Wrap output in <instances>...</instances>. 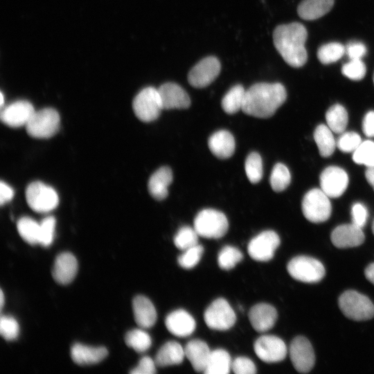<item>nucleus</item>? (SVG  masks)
Listing matches in <instances>:
<instances>
[{
	"instance_id": "f257e3e1",
	"label": "nucleus",
	"mask_w": 374,
	"mask_h": 374,
	"mask_svg": "<svg viewBox=\"0 0 374 374\" xmlns=\"http://www.w3.org/2000/svg\"><path fill=\"white\" fill-rule=\"evenodd\" d=\"M286 98V89L280 83H256L246 90L242 110L256 118H269L284 103Z\"/></svg>"
},
{
	"instance_id": "f03ea898",
	"label": "nucleus",
	"mask_w": 374,
	"mask_h": 374,
	"mask_svg": "<svg viewBox=\"0 0 374 374\" xmlns=\"http://www.w3.org/2000/svg\"><path fill=\"white\" fill-rule=\"evenodd\" d=\"M307 37L305 27L299 22L279 25L273 33L276 49L287 64L295 68L303 66L307 62L305 47Z\"/></svg>"
},
{
	"instance_id": "7ed1b4c3",
	"label": "nucleus",
	"mask_w": 374,
	"mask_h": 374,
	"mask_svg": "<svg viewBox=\"0 0 374 374\" xmlns=\"http://www.w3.org/2000/svg\"><path fill=\"white\" fill-rule=\"evenodd\" d=\"M342 313L355 321H366L374 317V305L365 295L355 290H347L339 298Z\"/></svg>"
},
{
	"instance_id": "20e7f679",
	"label": "nucleus",
	"mask_w": 374,
	"mask_h": 374,
	"mask_svg": "<svg viewBox=\"0 0 374 374\" xmlns=\"http://www.w3.org/2000/svg\"><path fill=\"white\" fill-rule=\"evenodd\" d=\"M229 222L225 215L217 210L207 208L199 212L194 220V229L199 236L220 238L228 231Z\"/></svg>"
},
{
	"instance_id": "39448f33",
	"label": "nucleus",
	"mask_w": 374,
	"mask_h": 374,
	"mask_svg": "<svg viewBox=\"0 0 374 374\" xmlns=\"http://www.w3.org/2000/svg\"><path fill=\"white\" fill-rule=\"evenodd\" d=\"M301 208L304 217L313 223L328 220L332 212L329 197L319 188L311 189L305 193Z\"/></svg>"
},
{
	"instance_id": "423d86ee",
	"label": "nucleus",
	"mask_w": 374,
	"mask_h": 374,
	"mask_svg": "<svg viewBox=\"0 0 374 374\" xmlns=\"http://www.w3.org/2000/svg\"><path fill=\"white\" fill-rule=\"evenodd\" d=\"M60 115L53 108L35 111L26 125L27 133L36 139H48L55 135L60 127Z\"/></svg>"
},
{
	"instance_id": "0eeeda50",
	"label": "nucleus",
	"mask_w": 374,
	"mask_h": 374,
	"mask_svg": "<svg viewBox=\"0 0 374 374\" xmlns=\"http://www.w3.org/2000/svg\"><path fill=\"white\" fill-rule=\"evenodd\" d=\"M287 269L292 278L308 283L320 281L326 274L324 266L319 260L306 256L293 258L288 262Z\"/></svg>"
},
{
	"instance_id": "6e6552de",
	"label": "nucleus",
	"mask_w": 374,
	"mask_h": 374,
	"mask_svg": "<svg viewBox=\"0 0 374 374\" xmlns=\"http://www.w3.org/2000/svg\"><path fill=\"white\" fill-rule=\"evenodd\" d=\"M26 199L32 210L41 213L51 211L59 203L56 191L41 181L32 182L27 186Z\"/></svg>"
},
{
	"instance_id": "1a4fd4ad",
	"label": "nucleus",
	"mask_w": 374,
	"mask_h": 374,
	"mask_svg": "<svg viewBox=\"0 0 374 374\" xmlns=\"http://www.w3.org/2000/svg\"><path fill=\"white\" fill-rule=\"evenodd\" d=\"M132 107L135 115L141 121L148 123L156 120L163 109L158 89L152 87L143 89L134 98Z\"/></svg>"
},
{
	"instance_id": "9d476101",
	"label": "nucleus",
	"mask_w": 374,
	"mask_h": 374,
	"mask_svg": "<svg viewBox=\"0 0 374 374\" xmlns=\"http://www.w3.org/2000/svg\"><path fill=\"white\" fill-rule=\"evenodd\" d=\"M204 319L211 329L226 330L234 326L236 316L228 301L223 298H218L206 309Z\"/></svg>"
},
{
	"instance_id": "9b49d317",
	"label": "nucleus",
	"mask_w": 374,
	"mask_h": 374,
	"mask_svg": "<svg viewBox=\"0 0 374 374\" xmlns=\"http://www.w3.org/2000/svg\"><path fill=\"white\" fill-rule=\"evenodd\" d=\"M280 242V238L275 231H264L250 240L247 251L255 260L269 261L274 257Z\"/></svg>"
},
{
	"instance_id": "f8f14e48",
	"label": "nucleus",
	"mask_w": 374,
	"mask_h": 374,
	"mask_svg": "<svg viewBox=\"0 0 374 374\" xmlns=\"http://www.w3.org/2000/svg\"><path fill=\"white\" fill-rule=\"evenodd\" d=\"M221 70L219 60L214 56L203 58L189 71L188 80L195 88H204L213 82Z\"/></svg>"
},
{
	"instance_id": "ddd939ff",
	"label": "nucleus",
	"mask_w": 374,
	"mask_h": 374,
	"mask_svg": "<svg viewBox=\"0 0 374 374\" xmlns=\"http://www.w3.org/2000/svg\"><path fill=\"white\" fill-rule=\"evenodd\" d=\"M256 355L267 363L283 361L287 355V349L285 342L274 335H262L258 337L253 346Z\"/></svg>"
},
{
	"instance_id": "4468645a",
	"label": "nucleus",
	"mask_w": 374,
	"mask_h": 374,
	"mask_svg": "<svg viewBox=\"0 0 374 374\" xmlns=\"http://www.w3.org/2000/svg\"><path fill=\"white\" fill-rule=\"evenodd\" d=\"M289 353L292 365L298 372L306 373L313 368L315 355L307 338L302 336L295 337L290 344Z\"/></svg>"
},
{
	"instance_id": "2eb2a0df",
	"label": "nucleus",
	"mask_w": 374,
	"mask_h": 374,
	"mask_svg": "<svg viewBox=\"0 0 374 374\" xmlns=\"http://www.w3.org/2000/svg\"><path fill=\"white\" fill-rule=\"evenodd\" d=\"M348 181L346 172L338 166L327 167L320 175L321 189L332 198L342 195L348 187Z\"/></svg>"
},
{
	"instance_id": "dca6fc26",
	"label": "nucleus",
	"mask_w": 374,
	"mask_h": 374,
	"mask_svg": "<svg viewBox=\"0 0 374 374\" xmlns=\"http://www.w3.org/2000/svg\"><path fill=\"white\" fill-rule=\"evenodd\" d=\"M33 105L27 100H17L2 109L1 121L11 127H19L28 123L35 112Z\"/></svg>"
},
{
	"instance_id": "f3484780",
	"label": "nucleus",
	"mask_w": 374,
	"mask_h": 374,
	"mask_svg": "<svg viewBox=\"0 0 374 374\" xmlns=\"http://www.w3.org/2000/svg\"><path fill=\"white\" fill-rule=\"evenodd\" d=\"M157 89L163 109H186L190 107V97L179 84L166 82Z\"/></svg>"
},
{
	"instance_id": "a211bd4d",
	"label": "nucleus",
	"mask_w": 374,
	"mask_h": 374,
	"mask_svg": "<svg viewBox=\"0 0 374 374\" xmlns=\"http://www.w3.org/2000/svg\"><path fill=\"white\" fill-rule=\"evenodd\" d=\"M330 238L336 247L346 249L361 245L365 236L362 228L352 223L337 226L332 231Z\"/></svg>"
},
{
	"instance_id": "6ab92c4d",
	"label": "nucleus",
	"mask_w": 374,
	"mask_h": 374,
	"mask_svg": "<svg viewBox=\"0 0 374 374\" xmlns=\"http://www.w3.org/2000/svg\"><path fill=\"white\" fill-rule=\"evenodd\" d=\"M277 317L275 308L265 303L254 305L249 312V321L253 328L258 332H264L272 328Z\"/></svg>"
},
{
	"instance_id": "aec40b11",
	"label": "nucleus",
	"mask_w": 374,
	"mask_h": 374,
	"mask_svg": "<svg viewBox=\"0 0 374 374\" xmlns=\"http://www.w3.org/2000/svg\"><path fill=\"white\" fill-rule=\"evenodd\" d=\"M165 325L170 333L179 337L190 335L196 327L194 318L182 309L170 312L165 319Z\"/></svg>"
},
{
	"instance_id": "412c9836",
	"label": "nucleus",
	"mask_w": 374,
	"mask_h": 374,
	"mask_svg": "<svg viewBox=\"0 0 374 374\" xmlns=\"http://www.w3.org/2000/svg\"><path fill=\"white\" fill-rule=\"evenodd\" d=\"M77 271L78 262L72 253L63 252L56 257L52 276L57 283L62 285L70 283L76 276Z\"/></svg>"
},
{
	"instance_id": "4be33fe9",
	"label": "nucleus",
	"mask_w": 374,
	"mask_h": 374,
	"mask_svg": "<svg viewBox=\"0 0 374 374\" xmlns=\"http://www.w3.org/2000/svg\"><path fill=\"white\" fill-rule=\"evenodd\" d=\"M108 355L106 348L92 347L76 343L71 348L73 361L78 365L95 364L103 361Z\"/></svg>"
},
{
	"instance_id": "5701e85b",
	"label": "nucleus",
	"mask_w": 374,
	"mask_h": 374,
	"mask_svg": "<svg viewBox=\"0 0 374 374\" xmlns=\"http://www.w3.org/2000/svg\"><path fill=\"white\" fill-rule=\"evenodd\" d=\"M136 323L142 328L152 327L157 321L156 309L151 301L145 296H136L132 302Z\"/></svg>"
},
{
	"instance_id": "b1692460",
	"label": "nucleus",
	"mask_w": 374,
	"mask_h": 374,
	"mask_svg": "<svg viewBox=\"0 0 374 374\" xmlns=\"http://www.w3.org/2000/svg\"><path fill=\"white\" fill-rule=\"evenodd\" d=\"M211 350L202 340L195 339L188 341L184 347L185 357L197 372H204Z\"/></svg>"
},
{
	"instance_id": "393cba45",
	"label": "nucleus",
	"mask_w": 374,
	"mask_h": 374,
	"mask_svg": "<svg viewBox=\"0 0 374 374\" xmlns=\"http://www.w3.org/2000/svg\"><path fill=\"white\" fill-rule=\"evenodd\" d=\"M208 145L211 152L222 159L231 157L235 148L233 136L224 130L213 133L208 139Z\"/></svg>"
},
{
	"instance_id": "a878e982",
	"label": "nucleus",
	"mask_w": 374,
	"mask_h": 374,
	"mask_svg": "<svg viewBox=\"0 0 374 374\" xmlns=\"http://www.w3.org/2000/svg\"><path fill=\"white\" fill-rule=\"evenodd\" d=\"M172 181V172L170 168L163 166L156 170L148 181L150 194L157 200H163L168 193V188Z\"/></svg>"
},
{
	"instance_id": "bb28decb",
	"label": "nucleus",
	"mask_w": 374,
	"mask_h": 374,
	"mask_svg": "<svg viewBox=\"0 0 374 374\" xmlns=\"http://www.w3.org/2000/svg\"><path fill=\"white\" fill-rule=\"evenodd\" d=\"M184 357V348L175 341H169L159 349L154 361L157 366L164 367L179 364Z\"/></svg>"
},
{
	"instance_id": "cd10ccee",
	"label": "nucleus",
	"mask_w": 374,
	"mask_h": 374,
	"mask_svg": "<svg viewBox=\"0 0 374 374\" xmlns=\"http://www.w3.org/2000/svg\"><path fill=\"white\" fill-rule=\"evenodd\" d=\"M334 0H302L297 8L299 16L305 20L317 19L332 8Z\"/></svg>"
},
{
	"instance_id": "c85d7f7f",
	"label": "nucleus",
	"mask_w": 374,
	"mask_h": 374,
	"mask_svg": "<svg viewBox=\"0 0 374 374\" xmlns=\"http://www.w3.org/2000/svg\"><path fill=\"white\" fill-rule=\"evenodd\" d=\"M232 361L229 353L224 349L211 350L205 374H228L231 369Z\"/></svg>"
},
{
	"instance_id": "c756f323",
	"label": "nucleus",
	"mask_w": 374,
	"mask_h": 374,
	"mask_svg": "<svg viewBox=\"0 0 374 374\" xmlns=\"http://www.w3.org/2000/svg\"><path fill=\"white\" fill-rule=\"evenodd\" d=\"M332 132L329 127L324 124L319 125L314 132V139L319 154L323 157L331 156L337 147Z\"/></svg>"
},
{
	"instance_id": "7c9ffc66",
	"label": "nucleus",
	"mask_w": 374,
	"mask_h": 374,
	"mask_svg": "<svg viewBox=\"0 0 374 374\" xmlns=\"http://www.w3.org/2000/svg\"><path fill=\"white\" fill-rule=\"evenodd\" d=\"M326 120L327 125L333 132L341 134L344 132L348 125V112L342 105L335 104L326 112Z\"/></svg>"
},
{
	"instance_id": "2f4dec72",
	"label": "nucleus",
	"mask_w": 374,
	"mask_h": 374,
	"mask_svg": "<svg viewBox=\"0 0 374 374\" xmlns=\"http://www.w3.org/2000/svg\"><path fill=\"white\" fill-rule=\"evenodd\" d=\"M246 90L241 84L232 87L224 96L222 100L223 110L229 114H233L242 110Z\"/></svg>"
},
{
	"instance_id": "473e14b6",
	"label": "nucleus",
	"mask_w": 374,
	"mask_h": 374,
	"mask_svg": "<svg viewBox=\"0 0 374 374\" xmlns=\"http://www.w3.org/2000/svg\"><path fill=\"white\" fill-rule=\"evenodd\" d=\"M20 236L30 244H39V223L29 217H21L17 224Z\"/></svg>"
},
{
	"instance_id": "72a5a7b5",
	"label": "nucleus",
	"mask_w": 374,
	"mask_h": 374,
	"mask_svg": "<svg viewBox=\"0 0 374 374\" xmlns=\"http://www.w3.org/2000/svg\"><path fill=\"white\" fill-rule=\"evenodd\" d=\"M125 341L127 346L137 353L148 350L152 344L150 335L141 329H134L128 331L125 336Z\"/></svg>"
},
{
	"instance_id": "f704fd0d",
	"label": "nucleus",
	"mask_w": 374,
	"mask_h": 374,
	"mask_svg": "<svg viewBox=\"0 0 374 374\" xmlns=\"http://www.w3.org/2000/svg\"><path fill=\"white\" fill-rule=\"evenodd\" d=\"M346 53V47L339 42L322 45L317 51V57L323 64H329L339 60Z\"/></svg>"
},
{
	"instance_id": "c9c22d12",
	"label": "nucleus",
	"mask_w": 374,
	"mask_h": 374,
	"mask_svg": "<svg viewBox=\"0 0 374 374\" xmlns=\"http://www.w3.org/2000/svg\"><path fill=\"white\" fill-rule=\"evenodd\" d=\"M291 181V175L289 169L283 163H276L271 171L269 182L271 188L275 192L285 190Z\"/></svg>"
},
{
	"instance_id": "e433bc0d",
	"label": "nucleus",
	"mask_w": 374,
	"mask_h": 374,
	"mask_svg": "<svg viewBox=\"0 0 374 374\" xmlns=\"http://www.w3.org/2000/svg\"><path fill=\"white\" fill-rule=\"evenodd\" d=\"M242 258L243 255L238 249L226 245L220 251L217 263L221 269L229 270L233 268Z\"/></svg>"
},
{
	"instance_id": "4c0bfd02",
	"label": "nucleus",
	"mask_w": 374,
	"mask_h": 374,
	"mask_svg": "<svg viewBox=\"0 0 374 374\" xmlns=\"http://www.w3.org/2000/svg\"><path fill=\"white\" fill-rule=\"evenodd\" d=\"M247 177L252 184L258 183L262 177V161L260 154L256 152L250 153L244 163Z\"/></svg>"
},
{
	"instance_id": "58836bf2",
	"label": "nucleus",
	"mask_w": 374,
	"mask_h": 374,
	"mask_svg": "<svg viewBox=\"0 0 374 374\" xmlns=\"http://www.w3.org/2000/svg\"><path fill=\"white\" fill-rule=\"evenodd\" d=\"M198 236L194 228L184 226L175 235L174 244L177 249L184 251L198 244Z\"/></svg>"
},
{
	"instance_id": "ea45409f",
	"label": "nucleus",
	"mask_w": 374,
	"mask_h": 374,
	"mask_svg": "<svg viewBox=\"0 0 374 374\" xmlns=\"http://www.w3.org/2000/svg\"><path fill=\"white\" fill-rule=\"evenodd\" d=\"M353 160L357 164L374 166V142L365 141L353 152Z\"/></svg>"
},
{
	"instance_id": "a19ab883",
	"label": "nucleus",
	"mask_w": 374,
	"mask_h": 374,
	"mask_svg": "<svg viewBox=\"0 0 374 374\" xmlns=\"http://www.w3.org/2000/svg\"><path fill=\"white\" fill-rule=\"evenodd\" d=\"M203 252V247L198 244L184 250L183 253L178 257V263L184 269H191L199 262Z\"/></svg>"
},
{
	"instance_id": "79ce46f5",
	"label": "nucleus",
	"mask_w": 374,
	"mask_h": 374,
	"mask_svg": "<svg viewBox=\"0 0 374 374\" xmlns=\"http://www.w3.org/2000/svg\"><path fill=\"white\" fill-rule=\"evenodd\" d=\"M55 228V219L53 216L44 218L39 223V244L48 247L53 241Z\"/></svg>"
},
{
	"instance_id": "37998d69",
	"label": "nucleus",
	"mask_w": 374,
	"mask_h": 374,
	"mask_svg": "<svg viewBox=\"0 0 374 374\" xmlns=\"http://www.w3.org/2000/svg\"><path fill=\"white\" fill-rule=\"evenodd\" d=\"M362 142V139L357 133L343 132L337 141V147L343 152H353Z\"/></svg>"
},
{
	"instance_id": "c03bdc74",
	"label": "nucleus",
	"mask_w": 374,
	"mask_h": 374,
	"mask_svg": "<svg viewBox=\"0 0 374 374\" xmlns=\"http://www.w3.org/2000/svg\"><path fill=\"white\" fill-rule=\"evenodd\" d=\"M341 73L353 80L363 79L366 73V68L362 60H350L342 66Z\"/></svg>"
},
{
	"instance_id": "a18cd8bd",
	"label": "nucleus",
	"mask_w": 374,
	"mask_h": 374,
	"mask_svg": "<svg viewBox=\"0 0 374 374\" xmlns=\"http://www.w3.org/2000/svg\"><path fill=\"white\" fill-rule=\"evenodd\" d=\"M19 328L17 320L7 315H1L0 319V333L8 341L15 339L19 335Z\"/></svg>"
},
{
	"instance_id": "49530a36",
	"label": "nucleus",
	"mask_w": 374,
	"mask_h": 374,
	"mask_svg": "<svg viewBox=\"0 0 374 374\" xmlns=\"http://www.w3.org/2000/svg\"><path fill=\"white\" fill-rule=\"evenodd\" d=\"M231 370L236 374H254L256 367L251 359L247 357H238L232 361Z\"/></svg>"
},
{
	"instance_id": "de8ad7c7",
	"label": "nucleus",
	"mask_w": 374,
	"mask_h": 374,
	"mask_svg": "<svg viewBox=\"0 0 374 374\" xmlns=\"http://www.w3.org/2000/svg\"><path fill=\"white\" fill-rule=\"evenodd\" d=\"M352 222L357 226L362 228L366 223L368 211L362 203H355L351 209Z\"/></svg>"
},
{
	"instance_id": "09e8293b",
	"label": "nucleus",
	"mask_w": 374,
	"mask_h": 374,
	"mask_svg": "<svg viewBox=\"0 0 374 374\" xmlns=\"http://www.w3.org/2000/svg\"><path fill=\"white\" fill-rule=\"evenodd\" d=\"M156 363L148 356L143 357L138 365L131 371L132 374H153L156 373Z\"/></svg>"
},
{
	"instance_id": "8fccbe9b",
	"label": "nucleus",
	"mask_w": 374,
	"mask_h": 374,
	"mask_svg": "<svg viewBox=\"0 0 374 374\" xmlns=\"http://www.w3.org/2000/svg\"><path fill=\"white\" fill-rule=\"evenodd\" d=\"M346 47V54L350 60H361L366 53V46L359 42H351Z\"/></svg>"
},
{
	"instance_id": "3c124183",
	"label": "nucleus",
	"mask_w": 374,
	"mask_h": 374,
	"mask_svg": "<svg viewBox=\"0 0 374 374\" xmlns=\"http://www.w3.org/2000/svg\"><path fill=\"white\" fill-rule=\"evenodd\" d=\"M362 131L368 137H374V111L367 112L362 121Z\"/></svg>"
},
{
	"instance_id": "603ef678",
	"label": "nucleus",
	"mask_w": 374,
	"mask_h": 374,
	"mask_svg": "<svg viewBox=\"0 0 374 374\" xmlns=\"http://www.w3.org/2000/svg\"><path fill=\"white\" fill-rule=\"evenodd\" d=\"M14 196V191L12 188L9 186L6 183L3 181L0 184V204L3 205L4 204L10 201Z\"/></svg>"
},
{
	"instance_id": "864d4df0",
	"label": "nucleus",
	"mask_w": 374,
	"mask_h": 374,
	"mask_svg": "<svg viewBox=\"0 0 374 374\" xmlns=\"http://www.w3.org/2000/svg\"><path fill=\"white\" fill-rule=\"evenodd\" d=\"M364 274L366 278L374 285V262L367 266L365 269Z\"/></svg>"
},
{
	"instance_id": "5fc2aeb1",
	"label": "nucleus",
	"mask_w": 374,
	"mask_h": 374,
	"mask_svg": "<svg viewBox=\"0 0 374 374\" xmlns=\"http://www.w3.org/2000/svg\"><path fill=\"white\" fill-rule=\"evenodd\" d=\"M365 177L368 184L374 190V166L367 168L365 172Z\"/></svg>"
},
{
	"instance_id": "6e6d98bb",
	"label": "nucleus",
	"mask_w": 374,
	"mask_h": 374,
	"mask_svg": "<svg viewBox=\"0 0 374 374\" xmlns=\"http://www.w3.org/2000/svg\"><path fill=\"white\" fill-rule=\"evenodd\" d=\"M3 304H4V295H3V291L1 290V296H0L1 309L3 308Z\"/></svg>"
},
{
	"instance_id": "4d7b16f0",
	"label": "nucleus",
	"mask_w": 374,
	"mask_h": 374,
	"mask_svg": "<svg viewBox=\"0 0 374 374\" xmlns=\"http://www.w3.org/2000/svg\"><path fill=\"white\" fill-rule=\"evenodd\" d=\"M0 105H1V106H3V95L2 92H1V102H0Z\"/></svg>"
},
{
	"instance_id": "13d9d810",
	"label": "nucleus",
	"mask_w": 374,
	"mask_h": 374,
	"mask_svg": "<svg viewBox=\"0 0 374 374\" xmlns=\"http://www.w3.org/2000/svg\"><path fill=\"white\" fill-rule=\"evenodd\" d=\"M372 231H373V233L374 234V221H373V225H372Z\"/></svg>"
},
{
	"instance_id": "bf43d9fd",
	"label": "nucleus",
	"mask_w": 374,
	"mask_h": 374,
	"mask_svg": "<svg viewBox=\"0 0 374 374\" xmlns=\"http://www.w3.org/2000/svg\"><path fill=\"white\" fill-rule=\"evenodd\" d=\"M373 83H374V74H373Z\"/></svg>"
}]
</instances>
